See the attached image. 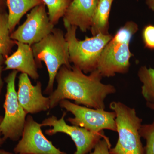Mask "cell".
Segmentation results:
<instances>
[{"mask_svg": "<svg viewBox=\"0 0 154 154\" xmlns=\"http://www.w3.org/2000/svg\"><path fill=\"white\" fill-rule=\"evenodd\" d=\"M0 154H13L12 153L10 152L6 151L4 150L0 149Z\"/></svg>", "mask_w": 154, "mask_h": 154, "instance_id": "27", "label": "cell"}, {"mask_svg": "<svg viewBox=\"0 0 154 154\" xmlns=\"http://www.w3.org/2000/svg\"><path fill=\"white\" fill-rule=\"evenodd\" d=\"M109 107L116 115L115 122L119 136L116 145L110 149V152L113 154H144L139 132L143 120L137 116L134 108L119 102H111Z\"/></svg>", "mask_w": 154, "mask_h": 154, "instance_id": "4", "label": "cell"}, {"mask_svg": "<svg viewBox=\"0 0 154 154\" xmlns=\"http://www.w3.org/2000/svg\"><path fill=\"white\" fill-rule=\"evenodd\" d=\"M146 3L149 8L154 12V0H146Z\"/></svg>", "mask_w": 154, "mask_h": 154, "instance_id": "23", "label": "cell"}, {"mask_svg": "<svg viewBox=\"0 0 154 154\" xmlns=\"http://www.w3.org/2000/svg\"><path fill=\"white\" fill-rule=\"evenodd\" d=\"M0 123H1V122H0ZM5 140L4 139L2 136V134H1V132H0V146L4 143Z\"/></svg>", "mask_w": 154, "mask_h": 154, "instance_id": "26", "label": "cell"}, {"mask_svg": "<svg viewBox=\"0 0 154 154\" xmlns=\"http://www.w3.org/2000/svg\"><path fill=\"white\" fill-rule=\"evenodd\" d=\"M66 114V112H64L60 119L51 116L45 119L41 124L42 127H52L51 129L45 131V134L48 135H53L57 133H63L69 135L76 148V151L74 154H89L100 140L106 137L104 131L99 133L91 132L83 128L69 125L64 119Z\"/></svg>", "mask_w": 154, "mask_h": 154, "instance_id": "8", "label": "cell"}, {"mask_svg": "<svg viewBox=\"0 0 154 154\" xmlns=\"http://www.w3.org/2000/svg\"><path fill=\"white\" fill-rule=\"evenodd\" d=\"M99 0H72L63 17L65 28H79L83 32L90 30Z\"/></svg>", "mask_w": 154, "mask_h": 154, "instance_id": "12", "label": "cell"}, {"mask_svg": "<svg viewBox=\"0 0 154 154\" xmlns=\"http://www.w3.org/2000/svg\"><path fill=\"white\" fill-rule=\"evenodd\" d=\"M60 106L70 112L74 117H69L67 121L73 125L83 128L91 132L99 133L107 129L116 131L114 111L109 112L81 106L68 100H63Z\"/></svg>", "mask_w": 154, "mask_h": 154, "instance_id": "7", "label": "cell"}, {"mask_svg": "<svg viewBox=\"0 0 154 154\" xmlns=\"http://www.w3.org/2000/svg\"><path fill=\"white\" fill-rule=\"evenodd\" d=\"M146 105L150 109L154 110V103H149V102H146Z\"/></svg>", "mask_w": 154, "mask_h": 154, "instance_id": "25", "label": "cell"}, {"mask_svg": "<svg viewBox=\"0 0 154 154\" xmlns=\"http://www.w3.org/2000/svg\"><path fill=\"white\" fill-rule=\"evenodd\" d=\"M111 147L110 140L105 137L98 142L94 147V151L89 154H113L110 152Z\"/></svg>", "mask_w": 154, "mask_h": 154, "instance_id": "21", "label": "cell"}, {"mask_svg": "<svg viewBox=\"0 0 154 154\" xmlns=\"http://www.w3.org/2000/svg\"><path fill=\"white\" fill-rule=\"evenodd\" d=\"M139 132L141 137L146 140L144 154H154V119L151 124L142 125Z\"/></svg>", "mask_w": 154, "mask_h": 154, "instance_id": "19", "label": "cell"}, {"mask_svg": "<svg viewBox=\"0 0 154 154\" xmlns=\"http://www.w3.org/2000/svg\"><path fill=\"white\" fill-rule=\"evenodd\" d=\"M5 0H0V12H2L3 8L5 6Z\"/></svg>", "mask_w": 154, "mask_h": 154, "instance_id": "24", "label": "cell"}, {"mask_svg": "<svg viewBox=\"0 0 154 154\" xmlns=\"http://www.w3.org/2000/svg\"><path fill=\"white\" fill-rule=\"evenodd\" d=\"M17 51L5 59L4 70H13L28 75L34 80L38 79V66L34 58L31 46L16 41Z\"/></svg>", "mask_w": 154, "mask_h": 154, "instance_id": "13", "label": "cell"}, {"mask_svg": "<svg viewBox=\"0 0 154 154\" xmlns=\"http://www.w3.org/2000/svg\"><path fill=\"white\" fill-rule=\"evenodd\" d=\"M54 25L50 22L44 4L36 6L27 14L23 24L11 34L15 41L31 46L52 32Z\"/></svg>", "mask_w": 154, "mask_h": 154, "instance_id": "9", "label": "cell"}, {"mask_svg": "<svg viewBox=\"0 0 154 154\" xmlns=\"http://www.w3.org/2000/svg\"><path fill=\"white\" fill-rule=\"evenodd\" d=\"M114 0H99L90 30L93 36L99 34H107L111 6Z\"/></svg>", "mask_w": 154, "mask_h": 154, "instance_id": "15", "label": "cell"}, {"mask_svg": "<svg viewBox=\"0 0 154 154\" xmlns=\"http://www.w3.org/2000/svg\"><path fill=\"white\" fill-rule=\"evenodd\" d=\"M18 72L13 70L5 78L7 84L4 104L5 113L0 123V132L4 139H10L14 141L21 138L28 114L19 103L15 88Z\"/></svg>", "mask_w": 154, "mask_h": 154, "instance_id": "6", "label": "cell"}, {"mask_svg": "<svg viewBox=\"0 0 154 154\" xmlns=\"http://www.w3.org/2000/svg\"><path fill=\"white\" fill-rule=\"evenodd\" d=\"M138 76L143 85L141 93L143 98L149 103H154V69L141 67L138 72Z\"/></svg>", "mask_w": 154, "mask_h": 154, "instance_id": "17", "label": "cell"}, {"mask_svg": "<svg viewBox=\"0 0 154 154\" xmlns=\"http://www.w3.org/2000/svg\"><path fill=\"white\" fill-rule=\"evenodd\" d=\"M44 4L42 0H6L8 8L9 28L10 32L14 31L22 17L28 11L36 6Z\"/></svg>", "mask_w": 154, "mask_h": 154, "instance_id": "14", "label": "cell"}, {"mask_svg": "<svg viewBox=\"0 0 154 154\" xmlns=\"http://www.w3.org/2000/svg\"><path fill=\"white\" fill-rule=\"evenodd\" d=\"M145 47L148 49L154 50V25L145 26L142 33Z\"/></svg>", "mask_w": 154, "mask_h": 154, "instance_id": "20", "label": "cell"}, {"mask_svg": "<svg viewBox=\"0 0 154 154\" xmlns=\"http://www.w3.org/2000/svg\"><path fill=\"white\" fill-rule=\"evenodd\" d=\"M17 93L20 105L28 114H36L49 110V97L42 95L41 83L38 82L33 85L28 75H19Z\"/></svg>", "mask_w": 154, "mask_h": 154, "instance_id": "11", "label": "cell"}, {"mask_svg": "<svg viewBox=\"0 0 154 154\" xmlns=\"http://www.w3.org/2000/svg\"><path fill=\"white\" fill-rule=\"evenodd\" d=\"M34 58L38 67L45 63L49 80L44 94L50 95L59 70L63 66L71 68L69 46L63 31L54 28L52 32L39 42L31 45Z\"/></svg>", "mask_w": 154, "mask_h": 154, "instance_id": "3", "label": "cell"}, {"mask_svg": "<svg viewBox=\"0 0 154 154\" xmlns=\"http://www.w3.org/2000/svg\"><path fill=\"white\" fill-rule=\"evenodd\" d=\"M102 77L97 69L87 75L76 67L63 66L56 76L57 87L48 96L50 109L62 100H72L77 105L105 110V99L116 90L112 85L103 84Z\"/></svg>", "mask_w": 154, "mask_h": 154, "instance_id": "1", "label": "cell"}, {"mask_svg": "<svg viewBox=\"0 0 154 154\" xmlns=\"http://www.w3.org/2000/svg\"><path fill=\"white\" fill-rule=\"evenodd\" d=\"M48 9L50 22L54 25L63 17L72 0H42Z\"/></svg>", "mask_w": 154, "mask_h": 154, "instance_id": "18", "label": "cell"}, {"mask_svg": "<svg viewBox=\"0 0 154 154\" xmlns=\"http://www.w3.org/2000/svg\"><path fill=\"white\" fill-rule=\"evenodd\" d=\"M2 116H0V122H2Z\"/></svg>", "mask_w": 154, "mask_h": 154, "instance_id": "28", "label": "cell"}, {"mask_svg": "<svg viewBox=\"0 0 154 154\" xmlns=\"http://www.w3.org/2000/svg\"><path fill=\"white\" fill-rule=\"evenodd\" d=\"M9 28L8 14L0 12V56L6 58L11 53L16 41L11 37Z\"/></svg>", "mask_w": 154, "mask_h": 154, "instance_id": "16", "label": "cell"}, {"mask_svg": "<svg viewBox=\"0 0 154 154\" xmlns=\"http://www.w3.org/2000/svg\"><path fill=\"white\" fill-rule=\"evenodd\" d=\"M5 58L3 57L2 56H0V96H1V91L3 87V83L2 79V72L3 70V65L5 64Z\"/></svg>", "mask_w": 154, "mask_h": 154, "instance_id": "22", "label": "cell"}, {"mask_svg": "<svg viewBox=\"0 0 154 154\" xmlns=\"http://www.w3.org/2000/svg\"><path fill=\"white\" fill-rule=\"evenodd\" d=\"M65 28L70 63L85 74L96 70L102 51L113 36L109 33L99 34L80 40L77 38V27L69 26Z\"/></svg>", "mask_w": 154, "mask_h": 154, "instance_id": "5", "label": "cell"}, {"mask_svg": "<svg viewBox=\"0 0 154 154\" xmlns=\"http://www.w3.org/2000/svg\"><path fill=\"white\" fill-rule=\"evenodd\" d=\"M42 127L31 115L27 116L22 137L14 149L15 154H67L45 137Z\"/></svg>", "mask_w": 154, "mask_h": 154, "instance_id": "10", "label": "cell"}, {"mask_svg": "<svg viewBox=\"0 0 154 154\" xmlns=\"http://www.w3.org/2000/svg\"><path fill=\"white\" fill-rule=\"evenodd\" d=\"M138 30V26L133 21L127 22L121 27L106 45L98 63L97 69L102 77L114 76L116 73L128 71L131 58L130 43Z\"/></svg>", "mask_w": 154, "mask_h": 154, "instance_id": "2", "label": "cell"}]
</instances>
